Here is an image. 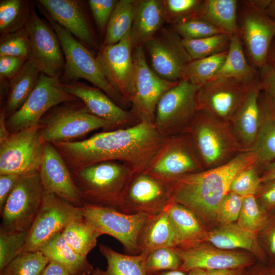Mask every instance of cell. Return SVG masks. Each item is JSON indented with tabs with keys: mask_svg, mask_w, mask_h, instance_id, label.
<instances>
[{
	"mask_svg": "<svg viewBox=\"0 0 275 275\" xmlns=\"http://www.w3.org/2000/svg\"><path fill=\"white\" fill-rule=\"evenodd\" d=\"M265 12L271 19L275 21V0H270Z\"/></svg>",
	"mask_w": 275,
	"mask_h": 275,
	"instance_id": "obj_63",
	"label": "cell"
},
{
	"mask_svg": "<svg viewBox=\"0 0 275 275\" xmlns=\"http://www.w3.org/2000/svg\"><path fill=\"white\" fill-rule=\"evenodd\" d=\"M172 28L182 39L185 40L200 39L224 33L198 16L186 19Z\"/></svg>",
	"mask_w": 275,
	"mask_h": 275,
	"instance_id": "obj_48",
	"label": "cell"
},
{
	"mask_svg": "<svg viewBox=\"0 0 275 275\" xmlns=\"http://www.w3.org/2000/svg\"><path fill=\"white\" fill-rule=\"evenodd\" d=\"M269 232L268 234V246L271 255L275 258V224L271 226Z\"/></svg>",
	"mask_w": 275,
	"mask_h": 275,
	"instance_id": "obj_60",
	"label": "cell"
},
{
	"mask_svg": "<svg viewBox=\"0 0 275 275\" xmlns=\"http://www.w3.org/2000/svg\"><path fill=\"white\" fill-rule=\"evenodd\" d=\"M228 50L201 59L193 60L187 66L183 79L201 86L210 81L220 69Z\"/></svg>",
	"mask_w": 275,
	"mask_h": 275,
	"instance_id": "obj_40",
	"label": "cell"
},
{
	"mask_svg": "<svg viewBox=\"0 0 275 275\" xmlns=\"http://www.w3.org/2000/svg\"><path fill=\"white\" fill-rule=\"evenodd\" d=\"M61 234L69 246L85 257L96 245L97 238L101 235L83 216L71 222Z\"/></svg>",
	"mask_w": 275,
	"mask_h": 275,
	"instance_id": "obj_37",
	"label": "cell"
},
{
	"mask_svg": "<svg viewBox=\"0 0 275 275\" xmlns=\"http://www.w3.org/2000/svg\"><path fill=\"white\" fill-rule=\"evenodd\" d=\"M259 70L249 64L244 53L239 33L231 36L226 58L220 69L210 80L234 78L246 82H253Z\"/></svg>",
	"mask_w": 275,
	"mask_h": 275,
	"instance_id": "obj_33",
	"label": "cell"
},
{
	"mask_svg": "<svg viewBox=\"0 0 275 275\" xmlns=\"http://www.w3.org/2000/svg\"><path fill=\"white\" fill-rule=\"evenodd\" d=\"M231 37L222 33L197 39H182V41L189 56L195 60L227 51Z\"/></svg>",
	"mask_w": 275,
	"mask_h": 275,
	"instance_id": "obj_39",
	"label": "cell"
},
{
	"mask_svg": "<svg viewBox=\"0 0 275 275\" xmlns=\"http://www.w3.org/2000/svg\"><path fill=\"white\" fill-rule=\"evenodd\" d=\"M44 193L38 171L22 175L1 210L0 229L30 230L41 207Z\"/></svg>",
	"mask_w": 275,
	"mask_h": 275,
	"instance_id": "obj_7",
	"label": "cell"
},
{
	"mask_svg": "<svg viewBox=\"0 0 275 275\" xmlns=\"http://www.w3.org/2000/svg\"><path fill=\"white\" fill-rule=\"evenodd\" d=\"M207 275H244L245 268L208 270Z\"/></svg>",
	"mask_w": 275,
	"mask_h": 275,
	"instance_id": "obj_59",
	"label": "cell"
},
{
	"mask_svg": "<svg viewBox=\"0 0 275 275\" xmlns=\"http://www.w3.org/2000/svg\"><path fill=\"white\" fill-rule=\"evenodd\" d=\"M260 179L261 183L275 179V160L263 168Z\"/></svg>",
	"mask_w": 275,
	"mask_h": 275,
	"instance_id": "obj_56",
	"label": "cell"
},
{
	"mask_svg": "<svg viewBox=\"0 0 275 275\" xmlns=\"http://www.w3.org/2000/svg\"><path fill=\"white\" fill-rule=\"evenodd\" d=\"M139 254L148 255L161 248H176L177 240L167 208L160 213L149 215L138 238Z\"/></svg>",
	"mask_w": 275,
	"mask_h": 275,
	"instance_id": "obj_28",
	"label": "cell"
},
{
	"mask_svg": "<svg viewBox=\"0 0 275 275\" xmlns=\"http://www.w3.org/2000/svg\"><path fill=\"white\" fill-rule=\"evenodd\" d=\"M238 20L239 34L244 44L251 65L259 70L267 63V56L275 38V21L265 10L240 1Z\"/></svg>",
	"mask_w": 275,
	"mask_h": 275,
	"instance_id": "obj_17",
	"label": "cell"
},
{
	"mask_svg": "<svg viewBox=\"0 0 275 275\" xmlns=\"http://www.w3.org/2000/svg\"><path fill=\"white\" fill-rule=\"evenodd\" d=\"M174 249L181 260L179 270L185 272L194 269L246 268L255 262L254 258L249 254L210 247L202 243L191 247Z\"/></svg>",
	"mask_w": 275,
	"mask_h": 275,
	"instance_id": "obj_23",
	"label": "cell"
},
{
	"mask_svg": "<svg viewBox=\"0 0 275 275\" xmlns=\"http://www.w3.org/2000/svg\"><path fill=\"white\" fill-rule=\"evenodd\" d=\"M31 44V56L41 72L52 77L60 78L65 61L59 39L54 31L32 8L24 26Z\"/></svg>",
	"mask_w": 275,
	"mask_h": 275,
	"instance_id": "obj_19",
	"label": "cell"
},
{
	"mask_svg": "<svg viewBox=\"0 0 275 275\" xmlns=\"http://www.w3.org/2000/svg\"><path fill=\"white\" fill-rule=\"evenodd\" d=\"M0 39V56H13L29 59L31 44L24 28L1 35Z\"/></svg>",
	"mask_w": 275,
	"mask_h": 275,
	"instance_id": "obj_45",
	"label": "cell"
},
{
	"mask_svg": "<svg viewBox=\"0 0 275 275\" xmlns=\"http://www.w3.org/2000/svg\"><path fill=\"white\" fill-rule=\"evenodd\" d=\"M6 115L3 107L0 113V143L6 140L11 133L6 124Z\"/></svg>",
	"mask_w": 275,
	"mask_h": 275,
	"instance_id": "obj_58",
	"label": "cell"
},
{
	"mask_svg": "<svg viewBox=\"0 0 275 275\" xmlns=\"http://www.w3.org/2000/svg\"><path fill=\"white\" fill-rule=\"evenodd\" d=\"M34 6L30 1L1 0V36L24 28Z\"/></svg>",
	"mask_w": 275,
	"mask_h": 275,
	"instance_id": "obj_38",
	"label": "cell"
},
{
	"mask_svg": "<svg viewBox=\"0 0 275 275\" xmlns=\"http://www.w3.org/2000/svg\"><path fill=\"white\" fill-rule=\"evenodd\" d=\"M29 230L9 231L0 229V270L22 253Z\"/></svg>",
	"mask_w": 275,
	"mask_h": 275,
	"instance_id": "obj_44",
	"label": "cell"
},
{
	"mask_svg": "<svg viewBox=\"0 0 275 275\" xmlns=\"http://www.w3.org/2000/svg\"><path fill=\"white\" fill-rule=\"evenodd\" d=\"M204 170L190 135L184 132L166 138L144 172L169 183Z\"/></svg>",
	"mask_w": 275,
	"mask_h": 275,
	"instance_id": "obj_9",
	"label": "cell"
},
{
	"mask_svg": "<svg viewBox=\"0 0 275 275\" xmlns=\"http://www.w3.org/2000/svg\"><path fill=\"white\" fill-rule=\"evenodd\" d=\"M260 125L255 143L251 149L261 169L275 160V104L261 91L259 96Z\"/></svg>",
	"mask_w": 275,
	"mask_h": 275,
	"instance_id": "obj_27",
	"label": "cell"
},
{
	"mask_svg": "<svg viewBox=\"0 0 275 275\" xmlns=\"http://www.w3.org/2000/svg\"><path fill=\"white\" fill-rule=\"evenodd\" d=\"M40 125L11 133L0 143V175L38 171L43 152Z\"/></svg>",
	"mask_w": 275,
	"mask_h": 275,
	"instance_id": "obj_13",
	"label": "cell"
},
{
	"mask_svg": "<svg viewBox=\"0 0 275 275\" xmlns=\"http://www.w3.org/2000/svg\"><path fill=\"white\" fill-rule=\"evenodd\" d=\"M261 171L258 161L248 167L234 178L230 191L243 197L255 196L261 183Z\"/></svg>",
	"mask_w": 275,
	"mask_h": 275,
	"instance_id": "obj_47",
	"label": "cell"
},
{
	"mask_svg": "<svg viewBox=\"0 0 275 275\" xmlns=\"http://www.w3.org/2000/svg\"><path fill=\"white\" fill-rule=\"evenodd\" d=\"M255 197L266 211L274 209L275 179L261 183Z\"/></svg>",
	"mask_w": 275,
	"mask_h": 275,
	"instance_id": "obj_52",
	"label": "cell"
},
{
	"mask_svg": "<svg viewBox=\"0 0 275 275\" xmlns=\"http://www.w3.org/2000/svg\"><path fill=\"white\" fill-rule=\"evenodd\" d=\"M268 216L259 204L255 196L244 197L237 224L243 229L255 234L264 229L268 222Z\"/></svg>",
	"mask_w": 275,
	"mask_h": 275,
	"instance_id": "obj_42",
	"label": "cell"
},
{
	"mask_svg": "<svg viewBox=\"0 0 275 275\" xmlns=\"http://www.w3.org/2000/svg\"><path fill=\"white\" fill-rule=\"evenodd\" d=\"M184 132L190 135L204 170L223 165L243 151L229 123L202 111Z\"/></svg>",
	"mask_w": 275,
	"mask_h": 275,
	"instance_id": "obj_5",
	"label": "cell"
},
{
	"mask_svg": "<svg viewBox=\"0 0 275 275\" xmlns=\"http://www.w3.org/2000/svg\"><path fill=\"white\" fill-rule=\"evenodd\" d=\"M49 262L40 251L22 253L0 270V275H40Z\"/></svg>",
	"mask_w": 275,
	"mask_h": 275,
	"instance_id": "obj_41",
	"label": "cell"
},
{
	"mask_svg": "<svg viewBox=\"0 0 275 275\" xmlns=\"http://www.w3.org/2000/svg\"><path fill=\"white\" fill-rule=\"evenodd\" d=\"M82 208L83 217L101 235L107 234L118 240L126 254H139L138 238L149 215L128 214L114 208L87 203H84Z\"/></svg>",
	"mask_w": 275,
	"mask_h": 275,
	"instance_id": "obj_11",
	"label": "cell"
},
{
	"mask_svg": "<svg viewBox=\"0 0 275 275\" xmlns=\"http://www.w3.org/2000/svg\"><path fill=\"white\" fill-rule=\"evenodd\" d=\"M28 59L13 56H0L1 81H10Z\"/></svg>",
	"mask_w": 275,
	"mask_h": 275,
	"instance_id": "obj_51",
	"label": "cell"
},
{
	"mask_svg": "<svg viewBox=\"0 0 275 275\" xmlns=\"http://www.w3.org/2000/svg\"><path fill=\"white\" fill-rule=\"evenodd\" d=\"M40 275H72L64 267L54 261H49Z\"/></svg>",
	"mask_w": 275,
	"mask_h": 275,
	"instance_id": "obj_55",
	"label": "cell"
},
{
	"mask_svg": "<svg viewBox=\"0 0 275 275\" xmlns=\"http://www.w3.org/2000/svg\"><path fill=\"white\" fill-rule=\"evenodd\" d=\"M134 73L130 102L140 122L154 123L157 105L161 97L179 81L164 79L150 68L143 46L133 49Z\"/></svg>",
	"mask_w": 275,
	"mask_h": 275,
	"instance_id": "obj_12",
	"label": "cell"
},
{
	"mask_svg": "<svg viewBox=\"0 0 275 275\" xmlns=\"http://www.w3.org/2000/svg\"><path fill=\"white\" fill-rule=\"evenodd\" d=\"M167 212L175 234L177 246L185 248L201 243L205 233L197 215L184 206L173 203Z\"/></svg>",
	"mask_w": 275,
	"mask_h": 275,
	"instance_id": "obj_30",
	"label": "cell"
},
{
	"mask_svg": "<svg viewBox=\"0 0 275 275\" xmlns=\"http://www.w3.org/2000/svg\"><path fill=\"white\" fill-rule=\"evenodd\" d=\"M173 202L169 183L144 172L132 175L121 197L119 211L155 215Z\"/></svg>",
	"mask_w": 275,
	"mask_h": 275,
	"instance_id": "obj_15",
	"label": "cell"
},
{
	"mask_svg": "<svg viewBox=\"0 0 275 275\" xmlns=\"http://www.w3.org/2000/svg\"><path fill=\"white\" fill-rule=\"evenodd\" d=\"M21 175L17 174L0 175V211L4 207L8 198Z\"/></svg>",
	"mask_w": 275,
	"mask_h": 275,
	"instance_id": "obj_54",
	"label": "cell"
},
{
	"mask_svg": "<svg viewBox=\"0 0 275 275\" xmlns=\"http://www.w3.org/2000/svg\"><path fill=\"white\" fill-rule=\"evenodd\" d=\"M253 82L234 78H222L201 85L197 94L199 111H203L220 121L229 123Z\"/></svg>",
	"mask_w": 275,
	"mask_h": 275,
	"instance_id": "obj_18",
	"label": "cell"
},
{
	"mask_svg": "<svg viewBox=\"0 0 275 275\" xmlns=\"http://www.w3.org/2000/svg\"><path fill=\"white\" fill-rule=\"evenodd\" d=\"M187 275H207L206 270L203 269H194L187 272Z\"/></svg>",
	"mask_w": 275,
	"mask_h": 275,
	"instance_id": "obj_64",
	"label": "cell"
},
{
	"mask_svg": "<svg viewBox=\"0 0 275 275\" xmlns=\"http://www.w3.org/2000/svg\"><path fill=\"white\" fill-rule=\"evenodd\" d=\"M38 171L45 191L75 206H83L84 200L69 168L51 143H43V157Z\"/></svg>",
	"mask_w": 275,
	"mask_h": 275,
	"instance_id": "obj_22",
	"label": "cell"
},
{
	"mask_svg": "<svg viewBox=\"0 0 275 275\" xmlns=\"http://www.w3.org/2000/svg\"><path fill=\"white\" fill-rule=\"evenodd\" d=\"M204 0H162L165 23L172 26L198 16Z\"/></svg>",
	"mask_w": 275,
	"mask_h": 275,
	"instance_id": "obj_43",
	"label": "cell"
},
{
	"mask_svg": "<svg viewBox=\"0 0 275 275\" xmlns=\"http://www.w3.org/2000/svg\"><path fill=\"white\" fill-rule=\"evenodd\" d=\"M82 216V207L75 206L45 190L41 207L30 229L28 240L22 253L39 251L71 222Z\"/></svg>",
	"mask_w": 275,
	"mask_h": 275,
	"instance_id": "obj_14",
	"label": "cell"
},
{
	"mask_svg": "<svg viewBox=\"0 0 275 275\" xmlns=\"http://www.w3.org/2000/svg\"><path fill=\"white\" fill-rule=\"evenodd\" d=\"M95 22L101 32L105 30L118 2L116 0H89L88 1Z\"/></svg>",
	"mask_w": 275,
	"mask_h": 275,
	"instance_id": "obj_50",
	"label": "cell"
},
{
	"mask_svg": "<svg viewBox=\"0 0 275 275\" xmlns=\"http://www.w3.org/2000/svg\"><path fill=\"white\" fill-rule=\"evenodd\" d=\"M137 1H118L108 22L102 45L115 44L131 30Z\"/></svg>",
	"mask_w": 275,
	"mask_h": 275,
	"instance_id": "obj_36",
	"label": "cell"
},
{
	"mask_svg": "<svg viewBox=\"0 0 275 275\" xmlns=\"http://www.w3.org/2000/svg\"><path fill=\"white\" fill-rule=\"evenodd\" d=\"M205 240L215 247L223 250L242 249L252 252L263 263L266 257L262 250L256 234L246 230L237 224H224L208 233Z\"/></svg>",
	"mask_w": 275,
	"mask_h": 275,
	"instance_id": "obj_29",
	"label": "cell"
},
{
	"mask_svg": "<svg viewBox=\"0 0 275 275\" xmlns=\"http://www.w3.org/2000/svg\"><path fill=\"white\" fill-rule=\"evenodd\" d=\"M41 73L36 63L29 59L9 81L8 98L4 107L7 118L23 104L36 86Z\"/></svg>",
	"mask_w": 275,
	"mask_h": 275,
	"instance_id": "obj_32",
	"label": "cell"
},
{
	"mask_svg": "<svg viewBox=\"0 0 275 275\" xmlns=\"http://www.w3.org/2000/svg\"><path fill=\"white\" fill-rule=\"evenodd\" d=\"M181 260L174 248H161L150 252L145 261L147 273L167 270H179Z\"/></svg>",
	"mask_w": 275,
	"mask_h": 275,
	"instance_id": "obj_46",
	"label": "cell"
},
{
	"mask_svg": "<svg viewBox=\"0 0 275 275\" xmlns=\"http://www.w3.org/2000/svg\"><path fill=\"white\" fill-rule=\"evenodd\" d=\"M62 84L67 92L81 100L91 114L110 123L114 130L127 128L140 122L132 109L122 108L97 87L78 80Z\"/></svg>",
	"mask_w": 275,
	"mask_h": 275,
	"instance_id": "obj_21",
	"label": "cell"
},
{
	"mask_svg": "<svg viewBox=\"0 0 275 275\" xmlns=\"http://www.w3.org/2000/svg\"><path fill=\"white\" fill-rule=\"evenodd\" d=\"M147 275H187V273L179 269L147 273Z\"/></svg>",
	"mask_w": 275,
	"mask_h": 275,
	"instance_id": "obj_62",
	"label": "cell"
},
{
	"mask_svg": "<svg viewBox=\"0 0 275 275\" xmlns=\"http://www.w3.org/2000/svg\"><path fill=\"white\" fill-rule=\"evenodd\" d=\"M69 102L56 107L40 121V131L43 142H71L99 128L105 131L114 130L110 123L91 114L84 103Z\"/></svg>",
	"mask_w": 275,
	"mask_h": 275,
	"instance_id": "obj_8",
	"label": "cell"
},
{
	"mask_svg": "<svg viewBox=\"0 0 275 275\" xmlns=\"http://www.w3.org/2000/svg\"><path fill=\"white\" fill-rule=\"evenodd\" d=\"M244 275H275V266L260 265L249 272L245 271Z\"/></svg>",
	"mask_w": 275,
	"mask_h": 275,
	"instance_id": "obj_57",
	"label": "cell"
},
{
	"mask_svg": "<svg viewBox=\"0 0 275 275\" xmlns=\"http://www.w3.org/2000/svg\"><path fill=\"white\" fill-rule=\"evenodd\" d=\"M99 248L106 260L107 267L105 270L94 268L91 275H147L145 261L148 255L123 254L102 244Z\"/></svg>",
	"mask_w": 275,
	"mask_h": 275,
	"instance_id": "obj_35",
	"label": "cell"
},
{
	"mask_svg": "<svg viewBox=\"0 0 275 275\" xmlns=\"http://www.w3.org/2000/svg\"><path fill=\"white\" fill-rule=\"evenodd\" d=\"M58 24L87 47L99 50L98 42L84 3L78 0H39Z\"/></svg>",
	"mask_w": 275,
	"mask_h": 275,
	"instance_id": "obj_24",
	"label": "cell"
},
{
	"mask_svg": "<svg viewBox=\"0 0 275 275\" xmlns=\"http://www.w3.org/2000/svg\"><path fill=\"white\" fill-rule=\"evenodd\" d=\"M39 8L56 33L64 53L65 64L61 82L86 79L104 92L120 106L125 104L127 102L111 85L89 48L53 20L41 5Z\"/></svg>",
	"mask_w": 275,
	"mask_h": 275,
	"instance_id": "obj_4",
	"label": "cell"
},
{
	"mask_svg": "<svg viewBox=\"0 0 275 275\" xmlns=\"http://www.w3.org/2000/svg\"><path fill=\"white\" fill-rule=\"evenodd\" d=\"M84 203L119 211L121 197L133 174L124 163L105 161L72 171Z\"/></svg>",
	"mask_w": 275,
	"mask_h": 275,
	"instance_id": "obj_3",
	"label": "cell"
},
{
	"mask_svg": "<svg viewBox=\"0 0 275 275\" xmlns=\"http://www.w3.org/2000/svg\"><path fill=\"white\" fill-rule=\"evenodd\" d=\"M165 21L161 0L137 1L130 39L133 49L143 46L163 27Z\"/></svg>",
	"mask_w": 275,
	"mask_h": 275,
	"instance_id": "obj_26",
	"label": "cell"
},
{
	"mask_svg": "<svg viewBox=\"0 0 275 275\" xmlns=\"http://www.w3.org/2000/svg\"><path fill=\"white\" fill-rule=\"evenodd\" d=\"M238 3L237 0H204L198 16L232 36L239 33Z\"/></svg>",
	"mask_w": 275,
	"mask_h": 275,
	"instance_id": "obj_34",
	"label": "cell"
},
{
	"mask_svg": "<svg viewBox=\"0 0 275 275\" xmlns=\"http://www.w3.org/2000/svg\"><path fill=\"white\" fill-rule=\"evenodd\" d=\"M261 90L275 104V68L266 64L259 70Z\"/></svg>",
	"mask_w": 275,
	"mask_h": 275,
	"instance_id": "obj_53",
	"label": "cell"
},
{
	"mask_svg": "<svg viewBox=\"0 0 275 275\" xmlns=\"http://www.w3.org/2000/svg\"><path fill=\"white\" fill-rule=\"evenodd\" d=\"M182 40L172 28L162 27L143 46L150 57L152 69L164 79L172 81L182 80L193 61Z\"/></svg>",
	"mask_w": 275,
	"mask_h": 275,
	"instance_id": "obj_16",
	"label": "cell"
},
{
	"mask_svg": "<svg viewBox=\"0 0 275 275\" xmlns=\"http://www.w3.org/2000/svg\"><path fill=\"white\" fill-rule=\"evenodd\" d=\"M133 50L129 32L119 42L101 46L96 57L108 82L126 102H130L134 77Z\"/></svg>",
	"mask_w": 275,
	"mask_h": 275,
	"instance_id": "obj_20",
	"label": "cell"
},
{
	"mask_svg": "<svg viewBox=\"0 0 275 275\" xmlns=\"http://www.w3.org/2000/svg\"><path fill=\"white\" fill-rule=\"evenodd\" d=\"M165 139L154 123L142 121L96 133L83 141L52 144L71 171L102 161H118L134 174L146 170Z\"/></svg>",
	"mask_w": 275,
	"mask_h": 275,
	"instance_id": "obj_1",
	"label": "cell"
},
{
	"mask_svg": "<svg viewBox=\"0 0 275 275\" xmlns=\"http://www.w3.org/2000/svg\"><path fill=\"white\" fill-rule=\"evenodd\" d=\"M77 100V97L64 90L60 78L41 73L36 86L26 100L6 120L8 129L13 133L38 126L51 108Z\"/></svg>",
	"mask_w": 275,
	"mask_h": 275,
	"instance_id": "obj_10",
	"label": "cell"
},
{
	"mask_svg": "<svg viewBox=\"0 0 275 275\" xmlns=\"http://www.w3.org/2000/svg\"><path fill=\"white\" fill-rule=\"evenodd\" d=\"M49 261H54L64 267L72 275H91L94 269L87 257L75 253L58 233L39 249Z\"/></svg>",
	"mask_w": 275,
	"mask_h": 275,
	"instance_id": "obj_31",
	"label": "cell"
},
{
	"mask_svg": "<svg viewBox=\"0 0 275 275\" xmlns=\"http://www.w3.org/2000/svg\"><path fill=\"white\" fill-rule=\"evenodd\" d=\"M266 63L275 68V38L272 41L269 48Z\"/></svg>",
	"mask_w": 275,
	"mask_h": 275,
	"instance_id": "obj_61",
	"label": "cell"
},
{
	"mask_svg": "<svg viewBox=\"0 0 275 275\" xmlns=\"http://www.w3.org/2000/svg\"><path fill=\"white\" fill-rule=\"evenodd\" d=\"M243 198L234 192L229 191L220 203L216 219L223 225L233 223L238 220L242 208Z\"/></svg>",
	"mask_w": 275,
	"mask_h": 275,
	"instance_id": "obj_49",
	"label": "cell"
},
{
	"mask_svg": "<svg viewBox=\"0 0 275 275\" xmlns=\"http://www.w3.org/2000/svg\"><path fill=\"white\" fill-rule=\"evenodd\" d=\"M201 86L182 79L159 100L154 124L164 138L186 130L199 111L197 94Z\"/></svg>",
	"mask_w": 275,
	"mask_h": 275,
	"instance_id": "obj_6",
	"label": "cell"
},
{
	"mask_svg": "<svg viewBox=\"0 0 275 275\" xmlns=\"http://www.w3.org/2000/svg\"><path fill=\"white\" fill-rule=\"evenodd\" d=\"M257 161L253 152L242 151L223 165L180 177L169 183L173 202L190 209L201 222L216 219L233 180Z\"/></svg>",
	"mask_w": 275,
	"mask_h": 275,
	"instance_id": "obj_2",
	"label": "cell"
},
{
	"mask_svg": "<svg viewBox=\"0 0 275 275\" xmlns=\"http://www.w3.org/2000/svg\"><path fill=\"white\" fill-rule=\"evenodd\" d=\"M261 91L258 76L229 123L243 151H251L256 140L260 121L259 96Z\"/></svg>",
	"mask_w": 275,
	"mask_h": 275,
	"instance_id": "obj_25",
	"label": "cell"
}]
</instances>
